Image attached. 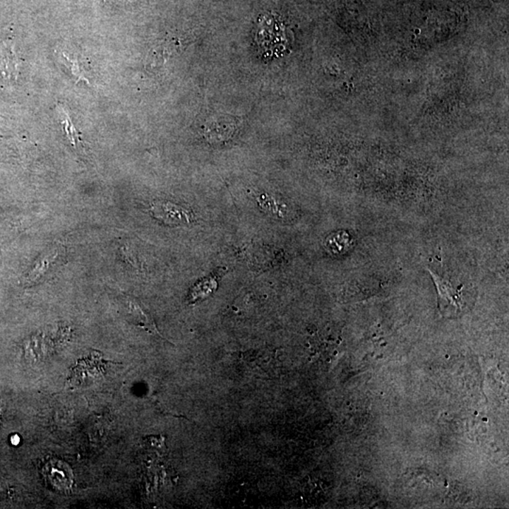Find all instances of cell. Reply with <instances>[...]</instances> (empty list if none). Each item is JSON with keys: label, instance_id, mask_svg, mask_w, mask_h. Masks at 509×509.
<instances>
[{"label": "cell", "instance_id": "obj_1", "mask_svg": "<svg viewBox=\"0 0 509 509\" xmlns=\"http://www.w3.org/2000/svg\"><path fill=\"white\" fill-rule=\"evenodd\" d=\"M150 212L154 218L167 226H185L193 221L190 210L169 201H156L152 203Z\"/></svg>", "mask_w": 509, "mask_h": 509}, {"label": "cell", "instance_id": "obj_2", "mask_svg": "<svg viewBox=\"0 0 509 509\" xmlns=\"http://www.w3.org/2000/svg\"><path fill=\"white\" fill-rule=\"evenodd\" d=\"M42 474L55 491L63 492L71 491L74 481L72 469L64 461L55 458L47 460L42 468Z\"/></svg>", "mask_w": 509, "mask_h": 509}, {"label": "cell", "instance_id": "obj_3", "mask_svg": "<svg viewBox=\"0 0 509 509\" xmlns=\"http://www.w3.org/2000/svg\"><path fill=\"white\" fill-rule=\"evenodd\" d=\"M106 361L101 356L92 354L91 357L78 361L77 367L74 368L70 376V381L73 385H83L88 381H95L103 375L105 370Z\"/></svg>", "mask_w": 509, "mask_h": 509}, {"label": "cell", "instance_id": "obj_4", "mask_svg": "<svg viewBox=\"0 0 509 509\" xmlns=\"http://www.w3.org/2000/svg\"><path fill=\"white\" fill-rule=\"evenodd\" d=\"M427 270H429V274L432 275L435 285L437 287L438 295H440L438 305L443 303L444 308L443 309H448V306H452L451 309H454V311H458L461 306L460 292L458 289H455L452 284L445 278L435 274L431 269Z\"/></svg>", "mask_w": 509, "mask_h": 509}, {"label": "cell", "instance_id": "obj_5", "mask_svg": "<svg viewBox=\"0 0 509 509\" xmlns=\"http://www.w3.org/2000/svg\"><path fill=\"white\" fill-rule=\"evenodd\" d=\"M59 256V249H50L44 252L37 261H35V265L30 269V271L28 273L26 277H24L23 283L24 285L30 286L32 285L35 282H37L39 280L49 269L50 265L56 261V258Z\"/></svg>", "mask_w": 509, "mask_h": 509}, {"label": "cell", "instance_id": "obj_6", "mask_svg": "<svg viewBox=\"0 0 509 509\" xmlns=\"http://www.w3.org/2000/svg\"><path fill=\"white\" fill-rule=\"evenodd\" d=\"M128 311L129 316H131L132 321L134 323L140 326L145 330L150 332V333L159 335L162 337V335L159 333L155 325L153 319H152L150 315L145 311L143 306L140 305L138 301L133 299V298H129L128 301Z\"/></svg>", "mask_w": 509, "mask_h": 509}, {"label": "cell", "instance_id": "obj_7", "mask_svg": "<svg viewBox=\"0 0 509 509\" xmlns=\"http://www.w3.org/2000/svg\"><path fill=\"white\" fill-rule=\"evenodd\" d=\"M216 289H217V281H216L215 278H205V280L196 284L191 291L190 301L195 303L199 299H204V298L210 297L212 292H215Z\"/></svg>", "mask_w": 509, "mask_h": 509}, {"label": "cell", "instance_id": "obj_8", "mask_svg": "<svg viewBox=\"0 0 509 509\" xmlns=\"http://www.w3.org/2000/svg\"><path fill=\"white\" fill-rule=\"evenodd\" d=\"M2 55V71H4V76L7 80L11 78H16L18 75V63H16V58L15 53L11 47L4 46L1 49Z\"/></svg>", "mask_w": 509, "mask_h": 509}, {"label": "cell", "instance_id": "obj_9", "mask_svg": "<svg viewBox=\"0 0 509 509\" xmlns=\"http://www.w3.org/2000/svg\"><path fill=\"white\" fill-rule=\"evenodd\" d=\"M61 114L63 116V125L64 129H66L67 137L69 138L70 142L73 145H77L78 143H80V135H78L77 131H76L74 126L70 120L68 115L64 109H61Z\"/></svg>", "mask_w": 509, "mask_h": 509}, {"label": "cell", "instance_id": "obj_10", "mask_svg": "<svg viewBox=\"0 0 509 509\" xmlns=\"http://www.w3.org/2000/svg\"><path fill=\"white\" fill-rule=\"evenodd\" d=\"M341 241H337L336 235H332L328 239V246L330 247L333 252H342V250L347 248V246H349V237L347 233H342Z\"/></svg>", "mask_w": 509, "mask_h": 509}, {"label": "cell", "instance_id": "obj_11", "mask_svg": "<svg viewBox=\"0 0 509 509\" xmlns=\"http://www.w3.org/2000/svg\"><path fill=\"white\" fill-rule=\"evenodd\" d=\"M11 443L13 444V445H18L19 443H20V436L18 434H15L11 437Z\"/></svg>", "mask_w": 509, "mask_h": 509}]
</instances>
